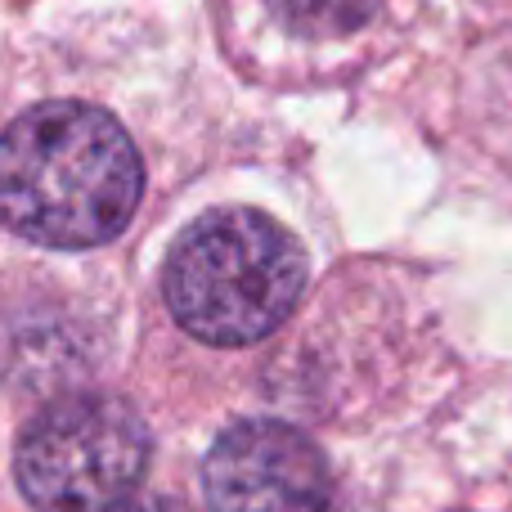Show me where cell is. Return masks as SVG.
<instances>
[{"label":"cell","mask_w":512,"mask_h":512,"mask_svg":"<svg viewBox=\"0 0 512 512\" xmlns=\"http://www.w3.org/2000/svg\"><path fill=\"white\" fill-rule=\"evenodd\" d=\"M149 436L135 409L108 396H72L27 423L18 486L45 512H108L135 490Z\"/></svg>","instance_id":"3"},{"label":"cell","mask_w":512,"mask_h":512,"mask_svg":"<svg viewBox=\"0 0 512 512\" xmlns=\"http://www.w3.org/2000/svg\"><path fill=\"white\" fill-rule=\"evenodd\" d=\"M306 288V256L261 212H212L167 261V301L194 337L248 346L283 324Z\"/></svg>","instance_id":"2"},{"label":"cell","mask_w":512,"mask_h":512,"mask_svg":"<svg viewBox=\"0 0 512 512\" xmlns=\"http://www.w3.org/2000/svg\"><path fill=\"white\" fill-rule=\"evenodd\" d=\"M140 203V158L90 104H41L0 135V221L45 248H95Z\"/></svg>","instance_id":"1"},{"label":"cell","mask_w":512,"mask_h":512,"mask_svg":"<svg viewBox=\"0 0 512 512\" xmlns=\"http://www.w3.org/2000/svg\"><path fill=\"white\" fill-rule=\"evenodd\" d=\"M203 490L212 512H324L328 463L297 427L252 418L212 445Z\"/></svg>","instance_id":"4"},{"label":"cell","mask_w":512,"mask_h":512,"mask_svg":"<svg viewBox=\"0 0 512 512\" xmlns=\"http://www.w3.org/2000/svg\"><path fill=\"white\" fill-rule=\"evenodd\" d=\"M270 5L288 32L315 36V41L360 32L378 14V0H270Z\"/></svg>","instance_id":"5"},{"label":"cell","mask_w":512,"mask_h":512,"mask_svg":"<svg viewBox=\"0 0 512 512\" xmlns=\"http://www.w3.org/2000/svg\"><path fill=\"white\" fill-rule=\"evenodd\" d=\"M122 512H189V508L171 504V499H144V504H131V508H122Z\"/></svg>","instance_id":"6"}]
</instances>
